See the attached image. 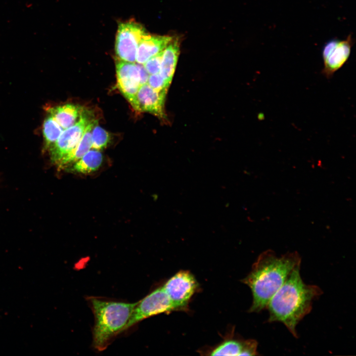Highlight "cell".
<instances>
[{
  "label": "cell",
  "mask_w": 356,
  "mask_h": 356,
  "mask_svg": "<svg viewBox=\"0 0 356 356\" xmlns=\"http://www.w3.org/2000/svg\"><path fill=\"white\" fill-rule=\"evenodd\" d=\"M258 343L253 339L224 340L211 352L210 356H256Z\"/></svg>",
  "instance_id": "8fae6325"
},
{
  "label": "cell",
  "mask_w": 356,
  "mask_h": 356,
  "mask_svg": "<svg viewBox=\"0 0 356 356\" xmlns=\"http://www.w3.org/2000/svg\"><path fill=\"white\" fill-rule=\"evenodd\" d=\"M301 258L295 251L278 257L272 250L262 253L252 269L242 282L252 291L253 302L250 312L266 309L270 299L284 283L292 271L301 266Z\"/></svg>",
  "instance_id": "6da1fadb"
},
{
  "label": "cell",
  "mask_w": 356,
  "mask_h": 356,
  "mask_svg": "<svg viewBox=\"0 0 356 356\" xmlns=\"http://www.w3.org/2000/svg\"><path fill=\"white\" fill-rule=\"evenodd\" d=\"M147 84L158 91L168 90L170 85L160 73L149 75Z\"/></svg>",
  "instance_id": "d6986e66"
},
{
  "label": "cell",
  "mask_w": 356,
  "mask_h": 356,
  "mask_svg": "<svg viewBox=\"0 0 356 356\" xmlns=\"http://www.w3.org/2000/svg\"><path fill=\"white\" fill-rule=\"evenodd\" d=\"M167 90L158 91L147 83L140 85L137 93L139 112L151 113L160 119H166L164 110Z\"/></svg>",
  "instance_id": "30bf717a"
},
{
  "label": "cell",
  "mask_w": 356,
  "mask_h": 356,
  "mask_svg": "<svg viewBox=\"0 0 356 356\" xmlns=\"http://www.w3.org/2000/svg\"><path fill=\"white\" fill-rule=\"evenodd\" d=\"M103 156L98 150L90 149L82 158L73 164L70 170L87 174L97 170L102 164Z\"/></svg>",
  "instance_id": "2e32d148"
},
{
  "label": "cell",
  "mask_w": 356,
  "mask_h": 356,
  "mask_svg": "<svg viewBox=\"0 0 356 356\" xmlns=\"http://www.w3.org/2000/svg\"><path fill=\"white\" fill-rule=\"evenodd\" d=\"M147 34L141 24L133 20L120 23L116 37V58L124 61L136 62L139 44Z\"/></svg>",
  "instance_id": "277c9868"
},
{
  "label": "cell",
  "mask_w": 356,
  "mask_h": 356,
  "mask_svg": "<svg viewBox=\"0 0 356 356\" xmlns=\"http://www.w3.org/2000/svg\"><path fill=\"white\" fill-rule=\"evenodd\" d=\"M353 44L351 35L345 40H332L326 44L322 52L323 67L321 74L327 79L332 78L334 74L348 61Z\"/></svg>",
  "instance_id": "ba28073f"
},
{
  "label": "cell",
  "mask_w": 356,
  "mask_h": 356,
  "mask_svg": "<svg viewBox=\"0 0 356 356\" xmlns=\"http://www.w3.org/2000/svg\"><path fill=\"white\" fill-rule=\"evenodd\" d=\"M179 53V46L178 40H173L163 50L160 74L171 84L176 68Z\"/></svg>",
  "instance_id": "9a60e30c"
},
{
  "label": "cell",
  "mask_w": 356,
  "mask_h": 356,
  "mask_svg": "<svg viewBox=\"0 0 356 356\" xmlns=\"http://www.w3.org/2000/svg\"><path fill=\"white\" fill-rule=\"evenodd\" d=\"M97 123V120L93 118L89 122L76 146L57 164L59 168L63 169L68 165L74 163L91 148L92 130Z\"/></svg>",
  "instance_id": "4fadbf2b"
},
{
  "label": "cell",
  "mask_w": 356,
  "mask_h": 356,
  "mask_svg": "<svg viewBox=\"0 0 356 356\" xmlns=\"http://www.w3.org/2000/svg\"><path fill=\"white\" fill-rule=\"evenodd\" d=\"M175 311L169 295L160 286L137 302L125 330L149 317Z\"/></svg>",
  "instance_id": "5b68a950"
},
{
  "label": "cell",
  "mask_w": 356,
  "mask_h": 356,
  "mask_svg": "<svg viewBox=\"0 0 356 356\" xmlns=\"http://www.w3.org/2000/svg\"><path fill=\"white\" fill-rule=\"evenodd\" d=\"M173 302L176 311L187 309L188 303L198 289V284L188 271L180 270L162 286Z\"/></svg>",
  "instance_id": "52a82bcc"
},
{
  "label": "cell",
  "mask_w": 356,
  "mask_h": 356,
  "mask_svg": "<svg viewBox=\"0 0 356 356\" xmlns=\"http://www.w3.org/2000/svg\"><path fill=\"white\" fill-rule=\"evenodd\" d=\"M117 85L119 90L133 108L139 112L137 93L140 86L138 64L115 60Z\"/></svg>",
  "instance_id": "9c48e42d"
},
{
  "label": "cell",
  "mask_w": 356,
  "mask_h": 356,
  "mask_svg": "<svg viewBox=\"0 0 356 356\" xmlns=\"http://www.w3.org/2000/svg\"><path fill=\"white\" fill-rule=\"evenodd\" d=\"M63 131L64 129L54 118L47 113L43 126L44 150L49 149L58 139Z\"/></svg>",
  "instance_id": "e0dca14e"
},
{
  "label": "cell",
  "mask_w": 356,
  "mask_h": 356,
  "mask_svg": "<svg viewBox=\"0 0 356 356\" xmlns=\"http://www.w3.org/2000/svg\"><path fill=\"white\" fill-rule=\"evenodd\" d=\"M163 51L151 57L143 64L149 75L160 73Z\"/></svg>",
  "instance_id": "ffe728a7"
},
{
  "label": "cell",
  "mask_w": 356,
  "mask_h": 356,
  "mask_svg": "<svg viewBox=\"0 0 356 356\" xmlns=\"http://www.w3.org/2000/svg\"><path fill=\"white\" fill-rule=\"evenodd\" d=\"M83 110V108L79 105L67 103L50 107L47 109V112L65 130L78 120Z\"/></svg>",
  "instance_id": "5bb4252c"
},
{
  "label": "cell",
  "mask_w": 356,
  "mask_h": 356,
  "mask_svg": "<svg viewBox=\"0 0 356 356\" xmlns=\"http://www.w3.org/2000/svg\"><path fill=\"white\" fill-rule=\"evenodd\" d=\"M92 119L90 113L83 109L78 120L72 126L64 130L58 139L48 150L52 162L57 165L76 146Z\"/></svg>",
  "instance_id": "8992f818"
},
{
  "label": "cell",
  "mask_w": 356,
  "mask_h": 356,
  "mask_svg": "<svg viewBox=\"0 0 356 356\" xmlns=\"http://www.w3.org/2000/svg\"><path fill=\"white\" fill-rule=\"evenodd\" d=\"M300 270L299 266L292 271L266 308L269 313L267 321L282 323L296 338L297 325L311 312L313 301L323 293L318 286L305 283Z\"/></svg>",
  "instance_id": "7a4b0ae2"
},
{
  "label": "cell",
  "mask_w": 356,
  "mask_h": 356,
  "mask_svg": "<svg viewBox=\"0 0 356 356\" xmlns=\"http://www.w3.org/2000/svg\"><path fill=\"white\" fill-rule=\"evenodd\" d=\"M89 302L94 315L92 346L98 351L106 349L111 340L125 330L137 304L90 297Z\"/></svg>",
  "instance_id": "3957f363"
},
{
  "label": "cell",
  "mask_w": 356,
  "mask_h": 356,
  "mask_svg": "<svg viewBox=\"0 0 356 356\" xmlns=\"http://www.w3.org/2000/svg\"><path fill=\"white\" fill-rule=\"evenodd\" d=\"M91 140V148L100 150L107 146L110 140V136L108 132L98 125L97 123L92 129Z\"/></svg>",
  "instance_id": "ac0fdd59"
},
{
  "label": "cell",
  "mask_w": 356,
  "mask_h": 356,
  "mask_svg": "<svg viewBox=\"0 0 356 356\" xmlns=\"http://www.w3.org/2000/svg\"><path fill=\"white\" fill-rule=\"evenodd\" d=\"M173 39L170 36L150 35L147 34L142 38L139 44L136 62L144 64L151 57L162 51Z\"/></svg>",
  "instance_id": "7c38bea8"
},
{
  "label": "cell",
  "mask_w": 356,
  "mask_h": 356,
  "mask_svg": "<svg viewBox=\"0 0 356 356\" xmlns=\"http://www.w3.org/2000/svg\"><path fill=\"white\" fill-rule=\"evenodd\" d=\"M137 64L139 73L140 84V85H142L147 83L149 74L145 69L143 64Z\"/></svg>",
  "instance_id": "44dd1931"
}]
</instances>
